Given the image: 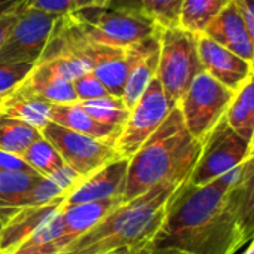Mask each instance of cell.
Here are the masks:
<instances>
[{"instance_id":"1","label":"cell","mask_w":254,"mask_h":254,"mask_svg":"<svg viewBox=\"0 0 254 254\" xmlns=\"http://www.w3.org/2000/svg\"><path fill=\"white\" fill-rule=\"evenodd\" d=\"M241 168L243 164L202 186L188 180L179 185L152 246L190 254H235L253 240L254 220L240 210L231 193Z\"/></svg>"},{"instance_id":"2","label":"cell","mask_w":254,"mask_h":254,"mask_svg":"<svg viewBox=\"0 0 254 254\" xmlns=\"http://www.w3.org/2000/svg\"><path fill=\"white\" fill-rule=\"evenodd\" d=\"M202 150L185 127L180 109L174 106L161 127L129 158L124 202H129L164 182L183 183L189 179Z\"/></svg>"},{"instance_id":"3","label":"cell","mask_w":254,"mask_h":254,"mask_svg":"<svg viewBox=\"0 0 254 254\" xmlns=\"http://www.w3.org/2000/svg\"><path fill=\"white\" fill-rule=\"evenodd\" d=\"M177 186L164 182L135 199L121 204L57 254H104L150 243L164 222L167 202Z\"/></svg>"},{"instance_id":"4","label":"cell","mask_w":254,"mask_h":254,"mask_svg":"<svg viewBox=\"0 0 254 254\" xmlns=\"http://www.w3.org/2000/svg\"><path fill=\"white\" fill-rule=\"evenodd\" d=\"M67 15L85 39L110 48H128L158 31L156 24L143 9L92 6Z\"/></svg>"},{"instance_id":"5","label":"cell","mask_w":254,"mask_h":254,"mask_svg":"<svg viewBox=\"0 0 254 254\" xmlns=\"http://www.w3.org/2000/svg\"><path fill=\"white\" fill-rule=\"evenodd\" d=\"M159 63L156 79L168 101L177 106L193 79L204 71L199 52L198 34L182 27L158 28Z\"/></svg>"},{"instance_id":"6","label":"cell","mask_w":254,"mask_h":254,"mask_svg":"<svg viewBox=\"0 0 254 254\" xmlns=\"http://www.w3.org/2000/svg\"><path fill=\"white\" fill-rule=\"evenodd\" d=\"M234 94L208 73H199L177 103L189 134L202 143L225 116Z\"/></svg>"},{"instance_id":"7","label":"cell","mask_w":254,"mask_h":254,"mask_svg":"<svg viewBox=\"0 0 254 254\" xmlns=\"http://www.w3.org/2000/svg\"><path fill=\"white\" fill-rule=\"evenodd\" d=\"M250 158H253V143L240 137L223 116L202 141L199 159L188 182L196 186L207 185Z\"/></svg>"},{"instance_id":"8","label":"cell","mask_w":254,"mask_h":254,"mask_svg":"<svg viewBox=\"0 0 254 254\" xmlns=\"http://www.w3.org/2000/svg\"><path fill=\"white\" fill-rule=\"evenodd\" d=\"M174 106L168 101L159 80L155 77L137 104L129 110V116L115 143V150L122 158H131L161 127Z\"/></svg>"},{"instance_id":"9","label":"cell","mask_w":254,"mask_h":254,"mask_svg":"<svg viewBox=\"0 0 254 254\" xmlns=\"http://www.w3.org/2000/svg\"><path fill=\"white\" fill-rule=\"evenodd\" d=\"M40 134L57 149L64 164L73 168L82 179L119 158L112 144L67 129L51 121L40 129Z\"/></svg>"},{"instance_id":"10","label":"cell","mask_w":254,"mask_h":254,"mask_svg":"<svg viewBox=\"0 0 254 254\" xmlns=\"http://www.w3.org/2000/svg\"><path fill=\"white\" fill-rule=\"evenodd\" d=\"M60 16L24 6L0 48V63L36 64Z\"/></svg>"},{"instance_id":"11","label":"cell","mask_w":254,"mask_h":254,"mask_svg":"<svg viewBox=\"0 0 254 254\" xmlns=\"http://www.w3.org/2000/svg\"><path fill=\"white\" fill-rule=\"evenodd\" d=\"M198 52L202 68L232 92L253 79V61H247L204 34H198Z\"/></svg>"},{"instance_id":"12","label":"cell","mask_w":254,"mask_h":254,"mask_svg":"<svg viewBox=\"0 0 254 254\" xmlns=\"http://www.w3.org/2000/svg\"><path fill=\"white\" fill-rule=\"evenodd\" d=\"M128 158H116L88 176L65 198V207L122 196L127 182Z\"/></svg>"},{"instance_id":"13","label":"cell","mask_w":254,"mask_h":254,"mask_svg":"<svg viewBox=\"0 0 254 254\" xmlns=\"http://www.w3.org/2000/svg\"><path fill=\"white\" fill-rule=\"evenodd\" d=\"M201 34L207 36L238 57L253 61L254 37L247 31L234 1H231L217 16H214Z\"/></svg>"},{"instance_id":"14","label":"cell","mask_w":254,"mask_h":254,"mask_svg":"<svg viewBox=\"0 0 254 254\" xmlns=\"http://www.w3.org/2000/svg\"><path fill=\"white\" fill-rule=\"evenodd\" d=\"M65 198L67 196H61L45 205L18 208L0 231V252L4 254L15 253L42 223L64 207Z\"/></svg>"},{"instance_id":"15","label":"cell","mask_w":254,"mask_h":254,"mask_svg":"<svg viewBox=\"0 0 254 254\" xmlns=\"http://www.w3.org/2000/svg\"><path fill=\"white\" fill-rule=\"evenodd\" d=\"M124 204L122 196L103 199V201H94L79 205H70L63 207V235L54 241L55 247L58 250H63L67 244H70L73 240L79 238L85 232H88L91 228H94L101 219H104L112 210Z\"/></svg>"},{"instance_id":"16","label":"cell","mask_w":254,"mask_h":254,"mask_svg":"<svg viewBox=\"0 0 254 254\" xmlns=\"http://www.w3.org/2000/svg\"><path fill=\"white\" fill-rule=\"evenodd\" d=\"M21 91L49 104L76 103L77 97L71 82L61 77L48 63H36L18 86Z\"/></svg>"},{"instance_id":"17","label":"cell","mask_w":254,"mask_h":254,"mask_svg":"<svg viewBox=\"0 0 254 254\" xmlns=\"http://www.w3.org/2000/svg\"><path fill=\"white\" fill-rule=\"evenodd\" d=\"M49 121L57 125H61L67 129H71L79 134L100 140L103 143L112 144L113 147H115V143L122 131V128L104 125V124H100L95 119H92L80 107V104L77 101L68 103V104H51Z\"/></svg>"},{"instance_id":"18","label":"cell","mask_w":254,"mask_h":254,"mask_svg":"<svg viewBox=\"0 0 254 254\" xmlns=\"http://www.w3.org/2000/svg\"><path fill=\"white\" fill-rule=\"evenodd\" d=\"M158 63H159V40L156 31L153 36L149 37L144 49L135 58V61L132 63L128 71L124 92L121 97L128 110H131L137 104V101L141 98L144 91L152 83V80L156 77Z\"/></svg>"},{"instance_id":"19","label":"cell","mask_w":254,"mask_h":254,"mask_svg":"<svg viewBox=\"0 0 254 254\" xmlns=\"http://www.w3.org/2000/svg\"><path fill=\"white\" fill-rule=\"evenodd\" d=\"M49 103L27 94L19 88L0 101L1 113L16 118L39 131L49 122Z\"/></svg>"},{"instance_id":"20","label":"cell","mask_w":254,"mask_h":254,"mask_svg":"<svg viewBox=\"0 0 254 254\" xmlns=\"http://www.w3.org/2000/svg\"><path fill=\"white\" fill-rule=\"evenodd\" d=\"M228 125L244 140L254 138V80H247L232 97L225 113Z\"/></svg>"},{"instance_id":"21","label":"cell","mask_w":254,"mask_h":254,"mask_svg":"<svg viewBox=\"0 0 254 254\" xmlns=\"http://www.w3.org/2000/svg\"><path fill=\"white\" fill-rule=\"evenodd\" d=\"M42 134L34 127L0 112V150L22 155L27 147L40 138Z\"/></svg>"},{"instance_id":"22","label":"cell","mask_w":254,"mask_h":254,"mask_svg":"<svg viewBox=\"0 0 254 254\" xmlns=\"http://www.w3.org/2000/svg\"><path fill=\"white\" fill-rule=\"evenodd\" d=\"M232 0H185L179 27L201 34L207 24L217 16Z\"/></svg>"},{"instance_id":"23","label":"cell","mask_w":254,"mask_h":254,"mask_svg":"<svg viewBox=\"0 0 254 254\" xmlns=\"http://www.w3.org/2000/svg\"><path fill=\"white\" fill-rule=\"evenodd\" d=\"M40 177L19 171H0V208H21L24 198Z\"/></svg>"},{"instance_id":"24","label":"cell","mask_w":254,"mask_h":254,"mask_svg":"<svg viewBox=\"0 0 254 254\" xmlns=\"http://www.w3.org/2000/svg\"><path fill=\"white\" fill-rule=\"evenodd\" d=\"M80 107L97 122L122 128L129 116V110L124 104L122 98L118 97H103L88 101H77Z\"/></svg>"},{"instance_id":"25","label":"cell","mask_w":254,"mask_h":254,"mask_svg":"<svg viewBox=\"0 0 254 254\" xmlns=\"http://www.w3.org/2000/svg\"><path fill=\"white\" fill-rule=\"evenodd\" d=\"M21 158L30 165V168L33 171H36L42 177L51 176L55 170H58L60 167L64 165L61 155L43 137H40L34 143H31L27 147V150L21 155Z\"/></svg>"},{"instance_id":"26","label":"cell","mask_w":254,"mask_h":254,"mask_svg":"<svg viewBox=\"0 0 254 254\" xmlns=\"http://www.w3.org/2000/svg\"><path fill=\"white\" fill-rule=\"evenodd\" d=\"M183 1L185 0H143V9L158 28H171L179 27Z\"/></svg>"},{"instance_id":"27","label":"cell","mask_w":254,"mask_h":254,"mask_svg":"<svg viewBox=\"0 0 254 254\" xmlns=\"http://www.w3.org/2000/svg\"><path fill=\"white\" fill-rule=\"evenodd\" d=\"M33 65L25 63H0V101L21 85Z\"/></svg>"},{"instance_id":"28","label":"cell","mask_w":254,"mask_h":254,"mask_svg":"<svg viewBox=\"0 0 254 254\" xmlns=\"http://www.w3.org/2000/svg\"><path fill=\"white\" fill-rule=\"evenodd\" d=\"M63 228H64V220H63V208H61L55 214H52L45 223H42L21 247H34V246L54 243L63 235Z\"/></svg>"},{"instance_id":"29","label":"cell","mask_w":254,"mask_h":254,"mask_svg":"<svg viewBox=\"0 0 254 254\" xmlns=\"http://www.w3.org/2000/svg\"><path fill=\"white\" fill-rule=\"evenodd\" d=\"M71 85L76 92L77 101H88V100H95L110 95L104 88V85L92 71H86L80 74L71 82Z\"/></svg>"},{"instance_id":"30","label":"cell","mask_w":254,"mask_h":254,"mask_svg":"<svg viewBox=\"0 0 254 254\" xmlns=\"http://www.w3.org/2000/svg\"><path fill=\"white\" fill-rule=\"evenodd\" d=\"M25 6V0H15L3 7H0V48L10 33L13 24L16 22L19 13Z\"/></svg>"},{"instance_id":"31","label":"cell","mask_w":254,"mask_h":254,"mask_svg":"<svg viewBox=\"0 0 254 254\" xmlns=\"http://www.w3.org/2000/svg\"><path fill=\"white\" fill-rule=\"evenodd\" d=\"M25 4L57 16L67 15L73 10V0H25Z\"/></svg>"},{"instance_id":"32","label":"cell","mask_w":254,"mask_h":254,"mask_svg":"<svg viewBox=\"0 0 254 254\" xmlns=\"http://www.w3.org/2000/svg\"><path fill=\"white\" fill-rule=\"evenodd\" d=\"M0 171H19V173L37 174L30 168V165L19 155L1 152V150H0Z\"/></svg>"},{"instance_id":"33","label":"cell","mask_w":254,"mask_h":254,"mask_svg":"<svg viewBox=\"0 0 254 254\" xmlns=\"http://www.w3.org/2000/svg\"><path fill=\"white\" fill-rule=\"evenodd\" d=\"M246 24L247 31L254 37V0H232Z\"/></svg>"},{"instance_id":"34","label":"cell","mask_w":254,"mask_h":254,"mask_svg":"<svg viewBox=\"0 0 254 254\" xmlns=\"http://www.w3.org/2000/svg\"><path fill=\"white\" fill-rule=\"evenodd\" d=\"M60 252L54 243L34 246V247H19L15 253L12 254H57Z\"/></svg>"},{"instance_id":"35","label":"cell","mask_w":254,"mask_h":254,"mask_svg":"<svg viewBox=\"0 0 254 254\" xmlns=\"http://www.w3.org/2000/svg\"><path fill=\"white\" fill-rule=\"evenodd\" d=\"M137 254H190L183 252V250H179V249H174V247H153L152 243L146 244L144 247H141Z\"/></svg>"},{"instance_id":"36","label":"cell","mask_w":254,"mask_h":254,"mask_svg":"<svg viewBox=\"0 0 254 254\" xmlns=\"http://www.w3.org/2000/svg\"><path fill=\"white\" fill-rule=\"evenodd\" d=\"M107 6L118 9H143L141 0H109Z\"/></svg>"},{"instance_id":"37","label":"cell","mask_w":254,"mask_h":254,"mask_svg":"<svg viewBox=\"0 0 254 254\" xmlns=\"http://www.w3.org/2000/svg\"><path fill=\"white\" fill-rule=\"evenodd\" d=\"M109 4V0H73V10L82 9V7H106Z\"/></svg>"},{"instance_id":"38","label":"cell","mask_w":254,"mask_h":254,"mask_svg":"<svg viewBox=\"0 0 254 254\" xmlns=\"http://www.w3.org/2000/svg\"><path fill=\"white\" fill-rule=\"evenodd\" d=\"M146 244H149V243H144V244H140V246H129V247H121V249H115V250H112V252H107V253H104V254H137V252H138L141 247H144Z\"/></svg>"},{"instance_id":"39","label":"cell","mask_w":254,"mask_h":254,"mask_svg":"<svg viewBox=\"0 0 254 254\" xmlns=\"http://www.w3.org/2000/svg\"><path fill=\"white\" fill-rule=\"evenodd\" d=\"M235 254H254V241L253 240H250V241H247L238 252Z\"/></svg>"},{"instance_id":"40","label":"cell","mask_w":254,"mask_h":254,"mask_svg":"<svg viewBox=\"0 0 254 254\" xmlns=\"http://www.w3.org/2000/svg\"><path fill=\"white\" fill-rule=\"evenodd\" d=\"M12 1H15V0H0V7H3V6L9 4V3H12Z\"/></svg>"},{"instance_id":"41","label":"cell","mask_w":254,"mask_h":254,"mask_svg":"<svg viewBox=\"0 0 254 254\" xmlns=\"http://www.w3.org/2000/svg\"><path fill=\"white\" fill-rule=\"evenodd\" d=\"M4 223H6V222H4V219H3V217L0 216V231H1V228L4 226Z\"/></svg>"},{"instance_id":"42","label":"cell","mask_w":254,"mask_h":254,"mask_svg":"<svg viewBox=\"0 0 254 254\" xmlns=\"http://www.w3.org/2000/svg\"><path fill=\"white\" fill-rule=\"evenodd\" d=\"M0 254H4V253H3V252H0Z\"/></svg>"},{"instance_id":"43","label":"cell","mask_w":254,"mask_h":254,"mask_svg":"<svg viewBox=\"0 0 254 254\" xmlns=\"http://www.w3.org/2000/svg\"><path fill=\"white\" fill-rule=\"evenodd\" d=\"M141 3H143V0H141Z\"/></svg>"}]
</instances>
